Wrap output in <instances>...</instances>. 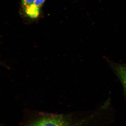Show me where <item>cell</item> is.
Segmentation results:
<instances>
[{
    "label": "cell",
    "mask_w": 126,
    "mask_h": 126,
    "mask_svg": "<svg viewBox=\"0 0 126 126\" xmlns=\"http://www.w3.org/2000/svg\"><path fill=\"white\" fill-rule=\"evenodd\" d=\"M25 126H100L96 114L93 112L79 121L63 115H46L31 122Z\"/></svg>",
    "instance_id": "6da1fadb"
},
{
    "label": "cell",
    "mask_w": 126,
    "mask_h": 126,
    "mask_svg": "<svg viewBox=\"0 0 126 126\" xmlns=\"http://www.w3.org/2000/svg\"><path fill=\"white\" fill-rule=\"evenodd\" d=\"M111 65L121 82L126 94V64L112 63Z\"/></svg>",
    "instance_id": "7a4b0ae2"
},
{
    "label": "cell",
    "mask_w": 126,
    "mask_h": 126,
    "mask_svg": "<svg viewBox=\"0 0 126 126\" xmlns=\"http://www.w3.org/2000/svg\"><path fill=\"white\" fill-rule=\"evenodd\" d=\"M46 0H35L33 4L25 11L26 14L32 19L38 18L39 15L41 8Z\"/></svg>",
    "instance_id": "3957f363"
},
{
    "label": "cell",
    "mask_w": 126,
    "mask_h": 126,
    "mask_svg": "<svg viewBox=\"0 0 126 126\" xmlns=\"http://www.w3.org/2000/svg\"><path fill=\"white\" fill-rule=\"evenodd\" d=\"M35 1V0H21L24 11L33 4Z\"/></svg>",
    "instance_id": "277c9868"
},
{
    "label": "cell",
    "mask_w": 126,
    "mask_h": 126,
    "mask_svg": "<svg viewBox=\"0 0 126 126\" xmlns=\"http://www.w3.org/2000/svg\"><path fill=\"white\" fill-rule=\"evenodd\" d=\"M1 64H2L1 63V62H0V65H1Z\"/></svg>",
    "instance_id": "5b68a950"
}]
</instances>
